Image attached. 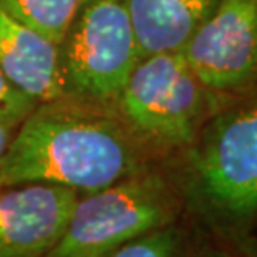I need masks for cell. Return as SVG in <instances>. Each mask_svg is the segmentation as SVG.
<instances>
[{
    "instance_id": "obj_1",
    "label": "cell",
    "mask_w": 257,
    "mask_h": 257,
    "mask_svg": "<svg viewBox=\"0 0 257 257\" xmlns=\"http://www.w3.org/2000/svg\"><path fill=\"white\" fill-rule=\"evenodd\" d=\"M161 161L116 108L63 96L38 103L15 128L0 186L45 183L86 194Z\"/></svg>"
},
{
    "instance_id": "obj_2",
    "label": "cell",
    "mask_w": 257,
    "mask_h": 257,
    "mask_svg": "<svg viewBox=\"0 0 257 257\" xmlns=\"http://www.w3.org/2000/svg\"><path fill=\"white\" fill-rule=\"evenodd\" d=\"M186 214L234 247L257 231V85L232 96L178 156Z\"/></svg>"
},
{
    "instance_id": "obj_3",
    "label": "cell",
    "mask_w": 257,
    "mask_h": 257,
    "mask_svg": "<svg viewBox=\"0 0 257 257\" xmlns=\"http://www.w3.org/2000/svg\"><path fill=\"white\" fill-rule=\"evenodd\" d=\"M184 216L183 178L178 158H173L78 194L62 236L43 257H106Z\"/></svg>"
},
{
    "instance_id": "obj_4",
    "label": "cell",
    "mask_w": 257,
    "mask_h": 257,
    "mask_svg": "<svg viewBox=\"0 0 257 257\" xmlns=\"http://www.w3.org/2000/svg\"><path fill=\"white\" fill-rule=\"evenodd\" d=\"M229 98L207 88L183 52H161L136 63L114 108L158 158L173 160Z\"/></svg>"
},
{
    "instance_id": "obj_5",
    "label": "cell",
    "mask_w": 257,
    "mask_h": 257,
    "mask_svg": "<svg viewBox=\"0 0 257 257\" xmlns=\"http://www.w3.org/2000/svg\"><path fill=\"white\" fill-rule=\"evenodd\" d=\"M58 48L65 95L103 106L143 58L123 0H85Z\"/></svg>"
},
{
    "instance_id": "obj_6",
    "label": "cell",
    "mask_w": 257,
    "mask_h": 257,
    "mask_svg": "<svg viewBox=\"0 0 257 257\" xmlns=\"http://www.w3.org/2000/svg\"><path fill=\"white\" fill-rule=\"evenodd\" d=\"M207 88L237 96L257 85V0H221L183 48Z\"/></svg>"
},
{
    "instance_id": "obj_7",
    "label": "cell",
    "mask_w": 257,
    "mask_h": 257,
    "mask_svg": "<svg viewBox=\"0 0 257 257\" xmlns=\"http://www.w3.org/2000/svg\"><path fill=\"white\" fill-rule=\"evenodd\" d=\"M78 193L45 183L0 186V257H43L62 236Z\"/></svg>"
},
{
    "instance_id": "obj_8",
    "label": "cell",
    "mask_w": 257,
    "mask_h": 257,
    "mask_svg": "<svg viewBox=\"0 0 257 257\" xmlns=\"http://www.w3.org/2000/svg\"><path fill=\"white\" fill-rule=\"evenodd\" d=\"M0 68L38 103L65 95L57 43L10 15L0 5Z\"/></svg>"
},
{
    "instance_id": "obj_9",
    "label": "cell",
    "mask_w": 257,
    "mask_h": 257,
    "mask_svg": "<svg viewBox=\"0 0 257 257\" xmlns=\"http://www.w3.org/2000/svg\"><path fill=\"white\" fill-rule=\"evenodd\" d=\"M141 57L181 52L221 0H123Z\"/></svg>"
},
{
    "instance_id": "obj_10",
    "label": "cell",
    "mask_w": 257,
    "mask_h": 257,
    "mask_svg": "<svg viewBox=\"0 0 257 257\" xmlns=\"http://www.w3.org/2000/svg\"><path fill=\"white\" fill-rule=\"evenodd\" d=\"M85 0H0L22 24L60 45Z\"/></svg>"
},
{
    "instance_id": "obj_11",
    "label": "cell",
    "mask_w": 257,
    "mask_h": 257,
    "mask_svg": "<svg viewBox=\"0 0 257 257\" xmlns=\"http://www.w3.org/2000/svg\"><path fill=\"white\" fill-rule=\"evenodd\" d=\"M196 224L186 214L181 221L140 236L106 257H191Z\"/></svg>"
},
{
    "instance_id": "obj_12",
    "label": "cell",
    "mask_w": 257,
    "mask_h": 257,
    "mask_svg": "<svg viewBox=\"0 0 257 257\" xmlns=\"http://www.w3.org/2000/svg\"><path fill=\"white\" fill-rule=\"evenodd\" d=\"M37 105L35 98L19 88L0 68V124L17 128Z\"/></svg>"
},
{
    "instance_id": "obj_13",
    "label": "cell",
    "mask_w": 257,
    "mask_h": 257,
    "mask_svg": "<svg viewBox=\"0 0 257 257\" xmlns=\"http://www.w3.org/2000/svg\"><path fill=\"white\" fill-rule=\"evenodd\" d=\"M191 257H234L231 249L221 244L219 240L212 239L202 229L196 226V239Z\"/></svg>"
},
{
    "instance_id": "obj_14",
    "label": "cell",
    "mask_w": 257,
    "mask_h": 257,
    "mask_svg": "<svg viewBox=\"0 0 257 257\" xmlns=\"http://www.w3.org/2000/svg\"><path fill=\"white\" fill-rule=\"evenodd\" d=\"M234 257H257V244L254 237L245 239L244 242H240L234 247H229Z\"/></svg>"
},
{
    "instance_id": "obj_15",
    "label": "cell",
    "mask_w": 257,
    "mask_h": 257,
    "mask_svg": "<svg viewBox=\"0 0 257 257\" xmlns=\"http://www.w3.org/2000/svg\"><path fill=\"white\" fill-rule=\"evenodd\" d=\"M14 131H15V128H12V126L0 124V158L4 156L5 150H7L10 140H12V136H14Z\"/></svg>"
},
{
    "instance_id": "obj_16",
    "label": "cell",
    "mask_w": 257,
    "mask_h": 257,
    "mask_svg": "<svg viewBox=\"0 0 257 257\" xmlns=\"http://www.w3.org/2000/svg\"><path fill=\"white\" fill-rule=\"evenodd\" d=\"M252 237H254V240H255V244H257V231H255V234H254V236H252Z\"/></svg>"
}]
</instances>
